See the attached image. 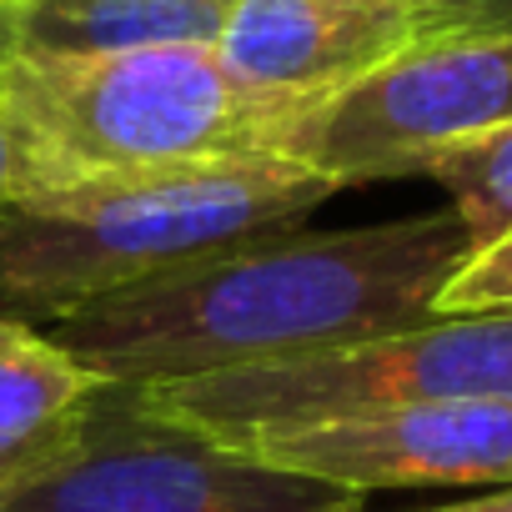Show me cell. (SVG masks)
Listing matches in <instances>:
<instances>
[{
    "instance_id": "11",
    "label": "cell",
    "mask_w": 512,
    "mask_h": 512,
    "mask_svg": "<svg viewBox=\"0 0 512 512\" xmlns=\"http://www.w3.org/2000/svg\"><path fill=\"white\" fill-rule=\"evenodd\" d=\"M422 176L442 181V191L452 196L447 211L462 221L472 256L512 231V121L442 151Z\"/></svg>"
},
{
    "instance_id": "2",
    "label": "cell",
    "mask_w": 512,
    "mask_h": 512,
    "mask_svg": "<svg viewBox=\"0 0 512 512\" xmlns=\"http://www.w3.org/2000/svg\"><path fill=\"white\" fill-rule=\"evenodd\" d=\"M332 191L287 156H246L6 196L0 317L46 332L101 297L297 231Z\"/></svg>"
},
{
    "instance_id": "5",
    "label": "cell",
    "mask_w": 512,
    "mask_h": 512,
    "mask_svg": "<svg viewBox=\"0 0 512 512\" xmlns=\"http://www.w3.org/2000/svg\"><path fill=\"white\" fill-rule=\"evenodd\" d=\"M0 512H367V497L236 452L101 382L76 447L0 497Z\"/></svg>"
},
{
    "instance_id": "6",
    "label": "cell",
    "mask_w": 512,
    "mask_h": 512,
    "mask_svg": "<svg viewBox=\"0 0 512 512\" xmlns=\"http://www.w3.org/2000/svg\"><path fill=\"white\" fill-rule=\"evenodd\" d=\"M512 121V41H412L382 71L312 106L282 156L337 191L422 176L442 151Z\"/></svg>"
},
{
    "instance_id": "12",
    "label": "cell",
    "mask_w": 512,
    "mask_h": 512,
    "mask_svg": "<svg viewBox=\"0 0 512 512\" xmlns=\"http://www.w3.org/2000/svg\"><path fill=\"white\" fill-rule=\"evenodd\" d=\"M417 41H512V0H407Z\"/></svg>"
},
{
    "instance_id": "8",
    "label": "cell",
    "mask_w": 512,
    "mask_h": 512,
    "mask_svg": "<svg viewBox=\"0 0 512 512\" xmlns=\"http://www.w3.org/2000/svg\"><path fill=\"white\" fill-rule=\"evenodd\" d=\"M412 41L407 0H231L216 56L246 91L312 111Z\"/></svg>"
},
{
    "instance_id": "7",
    "label": "cell",
    "mask_w": 512,
    "mask_h": 512,
    "mask_svg": "<svg viewBox=\"0 0 512 512\" xmlns=\"http://www.w3.org/2000/svg\"><path fill=\"white\" fill-rule=\"evenodd\" d=\"M251 452L297 477L342 492L392 487H507L512 482V402H427L332 417L256 437Z\"/></svg>"
},
{
    "instance_id": "3",
    "label": "cell",
    "mask_w": 512,
    "mask_h": 512,
    "mask_svg": "<svg viewBox=\"0 0 512 512\" xmlns=\"http://www.w3.org/2000/svg\"><path fill=\"white\" fill-rule=\"evenodd\" d=\"M297 106L246 91L216 46L0 66L11 196L101 176L282 156Z\"/></svg>"
},
{
    "instance_id": "10",
    "label": "cell",
    "mask_w": 512,
    "mask_h": 512,
    "mask_svg": "<svg viewBox=\"0 0 512 512\" xmlns=\"http://www.w3.org/2000/svg\"><path fill=\"white\" fill-rule=\"evenodd\" d=\"M101 377L46 332L0 317V497L61 462L86 422Z\"/></svg>"
},
{
    "instance_id": "4",
    "label": "cell",
    "mask_w": 512,
    "mask_h": 512,
    "mask_svg": "<svg viewBox=\"0 0 512 512\" xmlns=\"http://www.w3.org/2000/svg\"><path fill=\"white\" fill-rule=\"evenodd\" d=\"M141 392L156 412L226 447L382 407L512 402V312H437L377 342Z\"/></svg>"
},
{
    "instance_id": "9",
    "label": "cell",
    "mask_w": 512,
    "mask_h": 512,
    "mask_svg": "<svg viewBox=\"0 0 512 512\" xmlns=\"http://www.w3.org/2000/svg\"><path fill=\"white\" fill-rule=\"evenodd\" d=\"M231 0H0V66L216 46Z\"/></svg>"
},
{
    "instance_id": "15",
    "label": "cell",
    "mask_w": 512,
    "mask_h": 512,
    "mask_svg": "<svg viewBox=\"0 0 512 512\" xmlns=\"http://www.w3.org/2000/svg\"><path fill=\"white\" fill-rule=\"evenodd\" d=\"M11 196V156H6V131H0V201Z\"/></svg>"
},
{
    "instance_id": "14",
    "label": "cell",
    "mask_w": 512,
    "mask_h": 512,
    "mask_svg": "<svg viewBox=\"0 0 512 512\" xmlns=\"http://www.w3.org/2000/svg\"><path fill=\"white\" fill-rule=\"evenodd\" d=\"M412 512H512V482L507 487H487L477 497L462 502H442V507H412Z\"/></svg>"
},
{
    "instance_id": "1",
    "label": "cell",
    "mask_w": 512,
    "mask_h": 512,
    "mask_svg": "<svg viewBox=\"0 0 512 512\" xmlns=\"http://www.w3.org/2000/svg\"><path fill=\"white\" fill-rule=\"evenodd\" d=\"M467 256L452 211L352 231H277L101 297L46 337L121 387L282 367L437 317Z\"/></svg>"
},
{
    "instance_id": "13",
    "label": "cell",
    "mask_w": 512,
    "mask_h": 512,
    "mask_svg": "<svg viewBox=\"0 0 512 512\" xmlns=\"http://www.w3.org/2000/svg\"><path fill=\"white\" fill-rule=\"evenodd\" d=\"M437 312H512V231L497 246L467 256V267L452 277Z\"/></svg>"
}]
</instances>
